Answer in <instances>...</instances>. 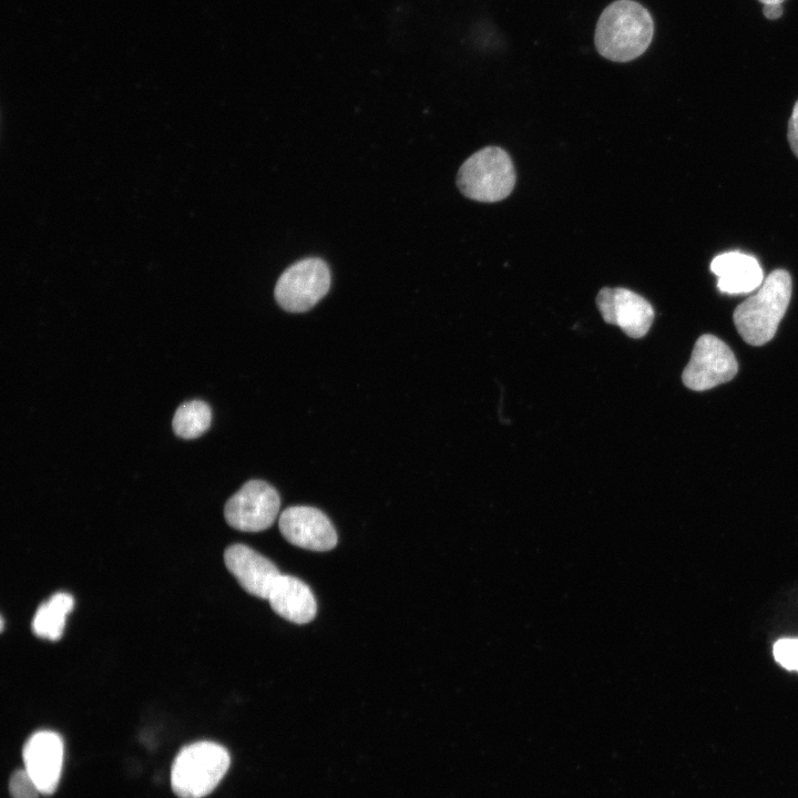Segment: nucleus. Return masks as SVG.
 <instances>
[{
  "mask_svg": "<svg viewBox=\"0 0 798 798\" xmlns=\"http://www.w3.org/2000/svg\"><path fill=\"white\" fill-rule=\"evenodd\" d=\"M267 600L276 614L296 624L310 622L317 612L316 600L309 586L291 575L280 574Z\"/></svg>",
  "mask_w": 798,
  "mask_h": 798,
  "instance_id": "ddd939ff",
  "label": "nucleus"
},
{
  "mask_svg": "<svg viewBox=\"0 0 798 798\" xmlns=\"http://www.w3.org/2000/svg\"><path fill=\"white\" fill-rule=\"evenodd\" d=\"M513 162L501 147L487 146L473 153L459 168L457 185L468 198L493 203L508 197L514 188Z\"/></svg>",
  "mask_w": 798,
  "mask_h": 798,
  "instance_id": "20e7f679",
  "label": "nucleus"
},
{
  "mask_svg": "<svg viewBox=\"0 0 798 798\" xmlns=\"http://www.w3.org/2000/svg\"><path fill=\"white\" fill-rule=\"evenodd\" d=\"M738 371L733 350L714 335L700 336L693 348L682 379L695 391H704L732 380Z\"/></svg>",
  "mask_w": 798,
  "mask_h": 798,
  "instance_id": "423d86ee",
  "label": "nucleus"
},
{
  "mask_svg": "<svg viewBox=\"0 0 798 798\" xmlns=\"http://www.w3.org/2000/svg\"><path fill=\"white\" fill-rule=\"evenodd\" d=\"M653 34V19L642 4L633 0H616L600 16L594 41L602 57L627 62L646 51Z\"/></svg>",
  "mask_w": 798,
  "mask_h": 798,
  "instance_id": "f257e3e1",
  "label": "nucleus"
},
{
  "mask_svg": "<svg viewBox=\"0 0 798 798\" xmlns=\"http://www.w3.org/2000/svg\"><path fill=\"white\" fill-rule=\"evenodd\" d=\"M9 792L11 798H38L41 795L37 784L24 768L13 771L10 776Z\"/></svg>",
  "mask_w": 798,
  "mask_h": 798,
  "instance_id": "dca6fc26",
  "label": "nucleus"
},
{
  "mask_svg": "<svg viewBox=\"0 0 798 798\" xmlns=\"http://www.w3.org/2000/svg\"><path fill=\"white\" fill-rule=\"evenodd\" d=\"M791 297V277L773 270L756 294L739 304L733 315L738 334L749 345L761 346L775 336Z\"/></svg>",
  "mask_w": 798,
  "mask_h": 798,
  "instance_id": "f03ea898",
  "label": "nucleus"
},
{
  "mask_svg": "<svg viewBox=\"0 0 798 798\" xmlns=\"http://www.w3.org/2000/svg\"><path fill=\"white\" fill-rule=\"evenodd\" d=\"M763 12L767 19H777L782 14V6L780 3L764 4Z\"/></svg>",
  "mask_w": 798,
  "mask_h": 798,
  "instance_id": "6ab92c4d",
  "label": "nucleus"
},
{
  "mask_svg": "<svg viewBox=\"0 0 798 798\" xmlns=\"http://www.w3.org/2000/svg\"><path fill=\"white\" fill-rule=\"evenodd\" d=\"M788 141L795 155L798 157V100L794 105L788 122Z\"/></svg>",
  "mask_w": 798,
  "mask_h": 798,
  "instance_id": "a211bd4d",
  "label": "nucleus"
},
{
  "mask_svg": "<svg viewBox=\"0 0 798 798\" xmlns=\"http://www.w3.org/2000/svg\"><path fill=\"white\" fill-rule=\"evenodd\" d=\"M231 764L228 751L213 741L183 747L171 769V786L180 798H204L219 784Z\"/></svg>",
  "mask_w": 798,
  "mask_h": 798,
  "instance_id": "7ed1b4c3",
  "label": "nucleus"
},
{
  "mask_svg": "<svg viewBox=\"0 0 798 798\" xmlns=\"http://www.w3.org/2000/svg\"><path fill=\"white\" fill-rule=\"evenodd\" d=\"M775 661L789 671H798V638L778 640L773 647Z\"/></svg>",
  "mask_w": 798,
  "mask_h": 798,
  "instance_id": "f3484780",
  "label": "nucleus"
},
{
  "mask_svg": "<svg viewBox=\"0 0 798 798\" xmlns=\"http://www.w3.org/2000/svg\"><path fill=\"white\" fill-rule=\"evenodd\" d=\"M596 306L605 323L618 326L631 338L644 337L655 317L649 301L623 287L602 288Z\"/></svg>",
  "mask_w": 798,
  "mask_h": 798,
  "instance_id": "6e6552de",
  "label": "nucleus"
},
{
  "mask_svg": "<svg viewBox=\"0 0 798 798\" xmlns=\"http://www.w3.org/2000/svg\"><path fill=\"white\" fill-rule=\"evenodd\" d=\"M224 562L239 585L260 598L268 594L280 575L277 566L267 557L244 544H233L224 552Z\"/></svg>",
  "mask_w": 798,
  "mask_h": 798,
  "instance_id": "9b49d317",
  "label": "nucleus"
},
{
  "mask_svg": "<svg viewBox=\"0 0 798 798\" xmlns=\"http://www.w3.org/2000/svg\"><path fill=\"white\" fill-rule=\"evenodd\" d=\"M212 421L209 406L202 400H191L182 403L175 411L172 427L176 436L184 439H194L203 434Z\"/></svg>",
  "mask_w": 798,
  "mask_h": 798,
  "instance_id": "2eb2a0df",
  "label": "nucleus"
},
{
  "mask_svg": "<svg viewBox=\"0 0 798 798\" xmlns=\"http://www.w3.org/2000/svg\"><path fill=\"white\" fill-rule=\"evenodd\" d=\"M279 530L293 545L311 551H328L337 544V533L330 520L320 510L296 505L280 514Z\"/></svg>",
  "mask_w": 798,
  "mask_h": 798,
  "instance_id": "9d476101",
  "label": "nucleus"
},
{
  "mask_svg": "<svg viewBox=\"0 0 798 798\" xmlns=\"http://www.w3.org/2000/svg\"><path fill=\"white\" fill-rule=\"evenodd\" d=\"M330 270L320 258L308 257L289 266L278 278L275 298L290 313L313 308L329 290Z\"/></svg>",
  "mask_w": 798,
  "mask_h": 798,
  "instance_id": "39448f33",
  "label": "nucleus"
},
{
  "mask_svg": "<svg viewBox=\"0 0 798 798\" xmlns=\"http://www.w3.org/2000/svg\"><path fill=\"white\" fill-rule=\"evenodd\" d=\"M73 607V597L66 593H57L42 603L33 617L32 630L35 635L58 640L63 632L65 616Z\"/></svg>",
  "mask_w": 798,
  "mask_h": 798,
  "instance_id": "4468645a",
  "label": "nucleus"
},
{
  "mask_svg": "<svg viewBox=\"0 0 798 798\" xmlns=\"http://www.w3.org/2000/svg\"><path fill=\"white\" fill-rule=\"evenodd\" d=\"M279 505V494L274 487L263 480H250L227 500L224 516L236 530L258 532L274 523Z\"/></svg>",
  "mask_w": 798,
  "mask_h": 798,
  "instance_id": "0eeeda50",
  "label": "nucleus"
},
{
  "mask_svg": "<svg viewBox=\"0 0 798 798\" xmlns=\"http://www.w3.org/2000/svg\"><path fill=\"white\" fill-rule=\"evenodd\" d=\"M763 4L782 3L785 0H758Z\"/></svg>",
  "mask_w": 798,
  "mask_h": 798,
  "instance_id": "aec40b11",
  "label": "nucleus"
},
{
  "mask_svg": "<svg viewBox=\"0 0 798 798\" xmlns=\"http://www.w3.org/2000/svg\"><path fill=\"white\" fill-rule=\"evenodd\" d=\"M64 757L61 736L52 730L32 734L22 749L24 769L42 795L53 794L60 782Z\"/></svg>",
  "mask_w": 798,
  "mask_h": 798,
  "instance_id": "1a4fd4ad",
  "label": "nucleus"
},
{
  "mask_svg": "<svg viewBox=\"0 0 798 798\" xmlns=\"http://www.w3.org/2000/svg\"><path fill=\"white\" fill-rule=\"evenodd\" d=\"M717 288L727 295L748 294L760 287L764 272L756 257L741 252L717 255L710 263Z\"/></svg>",
  "mask_w": 798,
  "mask_h": 798,
  "instance_id": "f8f14e48",
  "label": "nucleus"
}]
</instances>
